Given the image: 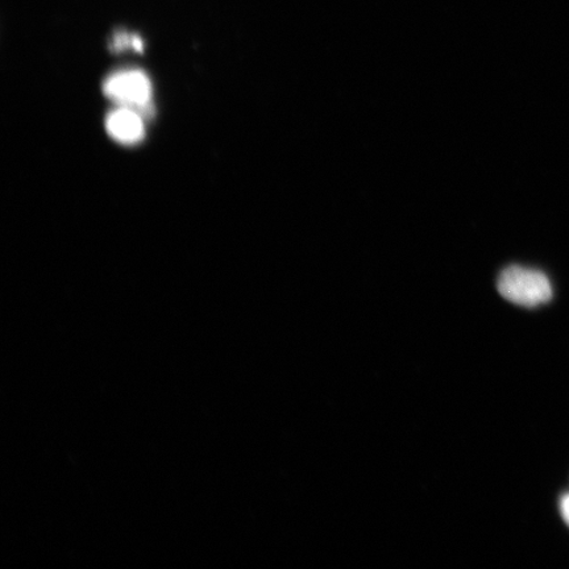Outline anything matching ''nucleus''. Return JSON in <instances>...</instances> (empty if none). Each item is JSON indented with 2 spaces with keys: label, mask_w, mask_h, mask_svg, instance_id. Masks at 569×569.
Wrapping results in <instances>:
<instances>
[{
  "label": "nucleus",
  "mask_w": 569,
  "mask_h": 569,
  "mask_svg": "<svg viewBox=\"0 0 569 569\" xmlns=\"http://www.w3.org/2000/svg\"><path fill=\"white\" fill-rule=\"evenodd\" d=\"M497 289L505 300L523 308H537L552 298L551 282L547 276L540 270L521 266L505 268L498 276Z\"/></svg>",
  "instance_id": "obj_1"
},
{
  "label": "nucleus",
  "mask_w": 569,
  "mask_h": 569,
  "mask_svg": "<svg viewBox=\"0 0 569 569\" xmlns=\"http://www.w3.org/2000/svg\"><path fill=\"white\" fill-rule=\"evenodd\" d=\"M104 94L120 106L134 110L148 109L152 98V83L144 71L128 69L107 78Z\"/></svg>",
  "instance_id": "obj_2"
},
{
  "label": "nucleus",
  "mask_w": 569,
  "mask_h": 569,
  "mask_svg": "<svg viewBox=\"0 0 569 569\" xmlns=\"http://www.w3.org/2000/svg\"><path fill=\"white\" fill-rule=\"evenodd\" d=\"M107 132L120 144H138L146 137L144 120L138 110L120 106L106 120Z\"/></svg>",
  "instance_id": "obj_3"
},
{
  "label": "nucleus",
  "mask_w": 569,
  "mask_h": 569,
  "mask_svg": "<svg viewBox=\"0 0 569 569\" xmlns=\"http://www.w3.org/2000/svg\"><path fill=\"white\" fill-rule=\"evenodd\" d=\"M116 51H124L127 48H133L134 51H142V40L137 34L117 33L112 41Z\"/></svg>",
  "instance_id": "obj_4"
},
{
  "label": "nucleus",
  "mask_w": 569,
  "mask_h": 569,
  "mask_svg": "<svg viewBox=\"0 0 569 569\" xmlns=\"http://www.w3.org/2000/svg\"><path fill=\"white\" fill-rule=\"evenodd\" d=\"M560 510H561V516H563L565 521L569 526V496L561 498Z\"/></svg>",
  "instance_id": "obj_5"
}]
</instances>
